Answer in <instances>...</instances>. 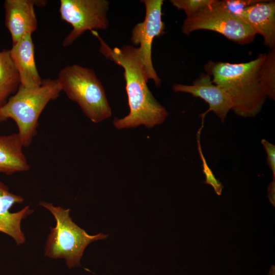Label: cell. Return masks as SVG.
Masks as SVG:
<instances>
[{"label": "cell", "mask_w": 275, "mask_h": 275, "mask_svg": "<svg viewBox=\"0 0 275 275\" xmlns=\"http://www.w3.org/2000/svg\"><path fill=\"white\" fill-rule=\"evenodd\" d=\"M100 43L99 51L106 59L124 69V77L129 113L125 117L115 118L114 126L118 129L135 128L143 125L150 128L162 124L168 112L149 90L144 67L139 48L130 45L111 48L96 31H91Z\"/></svg>", "instance_id": "obj_1"}, {"label": "cell", "mask_w": 275, "mask_h": 275, "mask_svg": "<svg viewBox=\"0 0 275 275\" xmlns=\"http://www.w3.org/2000/svg\"><path fill=\"white\" fill-rule=\"evenodd\" d=\"M266 53L246 63L208 61L204 65L213 84L228 94L237 115L254 117L261 111L267 96L261 83L260 70Z\"/></svg>", "instance_id": "obj_2"}, {"label": "cell", "mask_w": 275, "mask_h": 275, "mask_svg": "<svg viewBox=\"0 0 275 275\" xmlns=\"http://www.w3.org/2000/svg\"><path fill=\"white\" fill-rule=\"evenodd\" d=\"M61 92L57 79H44L40 86L35 88L20 85L17 91L0 107V123L12 119L16 124L23 147L30 146L37 134L41 114Z\"/></svg>", "instance_id": "obj_3"}, {"label": "cell", "mask_w": 275, "mask_h": 275, "mask_svg": "<svg viewBox=\"0 0 275 275\" xmlns=\"http://www.w3.org/2000/svg\"><path fill=\"white\" fill-rule=\"evenodd\" d=\"M57 80L62 91L92 122L98 123L111 117L104 87L93 70L77 64L67 66L60 71Z\"/></svg>", "instance_id": "obj_4"}, {"label": "cell", "mask_w": 275, "mask_h": 275, "mask_svg": "<svg viewBox=\"0 0 275 275\" xmlns=\"http://www.w3.org/2000/svg\"><path fill=\"white\" fill-rule=\"evenodd\" d=\"M39 205L53 215L56 225L50 228L45 246L44 256L51 258H63L69 268L80 266V260L86 247L91 242L106 238L102 233L89 235L74 223L69 215L70 209L54 206L52 203L41 201Z\"/></svg>", "instance_id": "obj_5"}, {"label": "cell", "mask_w": 275, "mask_h": 275, "mask_svg": "<svg viewBox=\"0 0 275 275\" xmlns=\"http://www.w3.org/2000/svg\"><path fill=\"white\" fill-rule=\"evenodd\" d=\"M199 30L217 32L241 45L252 42L256 35L241 18L230 13L217 0L184 20L182 26L184 34L189 35Z\"/></svg>", "instance_id": "obj_6"}, {"label": "cell", "mask_w": 275, "mask_h": 275, "mask_svg": "<svg viewBox=\"0 0 275 275\" xmlns=\"http://www.w3.org/2000/svg\"><path fill=\"white\" fill-rule=\"evenodd\" d=\"M109 4L106 0H61V18L72 26L62 45L70 46L88 31L106 30L109 26L107 14Z\"/></svg>", "instance_id": "obj_7"}, {"label": "cell", "mask_w": 275, "mask_h": 275, "mask_svg": "<svg viewBox=\"0 0 275 275\" xmlns=\"http://www.w3.org/2000/svg\"><path fill=\"white\" fill-rule=\"evenodd\" d=\"M145 7L143 21L136 24L131 31V41L138 47L144 67L147 80H152L155 86L161 85V79L157 74L152 61V44L155 37L162 35L165 28L162 20V0H142Z\"/></svg>", "instance_id": "obj_8"}, {"label": "cell", "mask_w": 275, "mask_h": 275, "mask_svg": "<svg viewBox=\"0 0 275 275\" xmlns=\"http://www.w3.org/2000/svg\"><path fill=\"white\" fill-rule=\"evenodd\" d=\"M44 0H6L5 26L10 33L12 44L18 42L26 34H32L38 28L35 7H44Z\"/></svg>", "instance_id": "obj_9"}, {"label": "cell", "mask_w": 275, "mask_h": 275, "mask_svg": "<svg viewBox=\"0 0 275 275\" xmlns=\"http://www.w3.org/2000/svg\"><path fill=\"white\" fill-rule=\"evenodd\" d=\"M172 90L175 92L187 93L202 99L209 105L208 109L205 113L212 111L222 122L233 108L229 96L221 87L213 83L211 77L207 73H201L191 85L174 84Z\"/></svg>", "instance_id": "obj_10"}, {"label": "cell", "mask_w": 275, "mask_h": 275, "mask_svg": "<svg viewBox=\"0 0 275 275\" xmlns=\"http://www.w3.org/2000/svg\"><path fill=\"white\" fill-rule=\"evenodd\" d=\"M23 202V197L11 193L8 186L0 181V232L12 237L17 245L25 241L21 229V221L32 213L33 210L26 206L19 211L12 213L10 209L14 204Z\"/></svg>", "instance_id": "obj_11"}, {"label": "cell", "mask_w": 275, "mask_h": 275, "mask_svg": "<svg viewBox=\"0 0 275 275\" xmlns=\"http://www.w3.org/2000/svg\"><path fill=\"white\" fill-rule=\"evenodd\" d=\"M239 18L255 33L261 35L264 43L275 48V2L262 1L245 8Z\"/></svg>", "instance_id": "obj_12"}, {"label": "cell", "mask_w": 275, "mask_h": 275, "mask_svg": "<svg viewBox=\"0 0 275 275\" xmlns=\"http://www.w3.org/2000/svg\"><path fill=\"white\" fill-rule=\"evenodd\" d=\"M11 58L18 72L20 85L25 88L40 86L43 81L37 68L32 35L23 36L10 49Z\"/></svg>", "instance_id": "obj_13"}, {"label": "cell", "mask_w": 275, "mask_h": 275, "mask_svg": "<svg viewBox=\"0 0 275 275\" xmlns=\"http://www.w3.org/2000/svg\"><path fill=\"white\" fill-rule=\"evenodd\" d=\"M23 147L18 133L0 135V173L11 175L29 170L30 167Z\"/></svg>", "instance_id": "obj_14"}, {"label": "cell", "mask_w": 275, "mask_h": 275, "mask_svg": "<svg viewBox=\"0 0 275 275\" xmlns=\"http://www.w3.org/2000/svg\"><path fill=\"white\" fill-rule=\"evenodd\" d=\"M20 86L19 75L10 50L0 51V107L17 91Z\"/></svg>", "instance_id": "obj_15"}, {"label": "cell", "mask_w": 275, "mask_h": 275, "mask_svg": "<svg viewBox=\"0 0 275 275\" xmlns=\"http://www.w3.org/2000/svg\"><path fill=\"white\" fill-rule=\"evenodd\" d=\"M263 90L267 97L275 100V48L266 53L260 70Z\"/></svg>", "instance_id": "obj_16"}, {"label": "cell", "mask_w": 275, "mask_h": 275, "mask_svg": "<svg viewBox=\"0 0 275 275\" xmlns=\"http://www.w3.org/2000/svg\"><path fill=\"white\" fill-rule=\"evenodd\" d=\"M204 117L205 116H202V125L201 127L199 129L197 133L198 150L202 162L203 172L205 176V180L204 181V183L206 184H209L212 186V187L214 189L215 193L217 194V195L221 196L222 194V190L224 188V186L219 181V180H217L215 178L211 169L209 167L207 161L205 159L204 154H203L201 148L200 143V134L201 131L204 125L203 123Z\"/></svg>", "instance_id": "obj_17"}, {"label": "cell", "mask_w": 275, "mask_h": 275, "mask_svg": "<svg viewBox=\"0 0 275 275\" xmlns=\"http://www.w3.org/2000/svg\"><path fill=\"white\" fill-rule=\"evenodd\" d=\"M215 0H171L172 5L179 10L184 11L186 17H190L195 13L211 6Z\"/></svg>", "instance_id": "obj_18"}, {"label": "cell", "mask_w": 275, "mask_h": 275, "mask_svg": "<svg viewBox=\"0 0 275 275\" xmlns=\"http://www.w3.org/2000/svg\"><path fill=\"white\" fill-rule=\"evenodd\" d=\"M260 0H223L219 1L221 4L232 14L239 17L241 12Z\"/></svg>", "instance_id": "obj_19"}, {"label": "cell", "mask_w": 275, "mask_h": 275, "mask_svg": "<svg viewBox=\"0 0 275 275\" xmlns=\"http://www.w3.org/2000/svg\"><path fill=\"white\" fill-rule=\"evenodd\" d=\"M261 143L267 154V163L272 171V180L275 181V146L265 139H262Z\"/></svg>", "instance_id": "obj_20"}, {"label": "cell", "mask_w": 275, "mask_h": 275, "mask_svg": "<svg viewBox=\"0 0 275 275\" xmlns=\"http://www.w3.org/2000/svg\"><path fill=\"white\" fill-rule=\"evenodd\" d=\"M268 198L269 202L274 207L275 206V181L272 180L267 188Z\"/></svg>", "instance_id": "obj_21"}, {"label": "cell", "mask_w": 275, "mask_h": 275, "mask_svg": "<svg viewBox=\"0 0 275 275\" xmlns=\"http://www.w3.org/2000/svg\"><path fill=\"white\" fill-rule=\"evenodd\" d=\"M268 275H275V267L274 265H271L270 268Z\"/></svg>", "instance_id": "obj_22"}]
</instances>
